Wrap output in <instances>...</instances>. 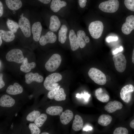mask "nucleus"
Wrapping results in <instances>:
<instances>
[{
    "instance_id": "c756f323",
    "label": "nucleus",
    "mask_w": 134,
    "mask_h": 134,
    "mask_svg": "<svg viewBox=\"0 0 134 134\" xmlns=\"http://www.w3.org/2000/svg\"><path fill=\"white\" fill-rule=\"evenodd\" d=\"M77 39L80 47L81 48L85 46L86 43L84 39L86 36L85 32L83 30H79L77 32Z\"/></svg>"
},
{
    "instance_id": "f257e3e1",
    "label": "nucleus",
    "mask_w": 134,
    "mask_h": 134,
    "mask_svg": "<svg viewBox=\"0 0 134 134\" xmlns=\"http://www.w3.org/2000/svg\"><path fill=\"white\" fill-rule=\"evenodd\" d=\"M18 23L24 36L29 38L32 35L30 12L28 10L21 11L18 14Z\"/></svg>"
},
{
    "instance_id": "49530a36",
    "label": "nucleus",
    "mask_w": 134,
    "mask_h": 134,
    "mask_svg": "<svg viewBox=\"0 0 134 134\" xmlns=\"http://www.w3.org/2000/svg\"><path fill=\"white\" fill-rule=\"evenodd\" d=\"M130 125L131 128L134 129V119L131 122Z\"/></svg>"
},
{
    "instance_id": "72a5a7b5",
    "label": "nucleus",
    "mask_w": 134,
    "mask_h": 134,
    "mask_svg": "<svg viewBox=\"0 0 134 134\" xmlns=\"http://www.w3.org/2000/svg\"><path fill=\"white\" fill-rule=\"evenodd\" d=\"M29 127L31 134H39L40 133V130L35 124L30 123Z\"/></svg>"
},
{
    "instance_id": "412c9836",
    "label": "nucleus",
    "mask_w": 134,
    "mask_h": 134,
    "mask_svg": "<svg viewBox=\"0 0 134 134\" xmlns=\"http://www.w3.org/2000/svg\"><path fill=\"white\" fill-rule=\"evenodd\" d=\"M73 116V113L71 111L67 109L63 112L60 115V121L63 124L67 125L72 119Z\"/></svg>"
},
{
    "instance_id": "e433bc0d",
    "label": "nucleus",
    "mask_w": 134,
    "mask_h": 134,
    "mask_svg": "<svg viewBox=\"0 0 134 134\" xmlns=\"http://www.w3.org/2000/svg\"><path fill=\"white\" fill-rule=\"evenodd\" d=\"M128 130L125 127H120L116 128L114 131L113 134H128Z\"/></svg>"
},
{
    "instance_id": "4be33fe9",
    "label": "nucleus",
    "mask_w": 134,
    "mask_h": 134,
    "mask_svg": "<svg viewBox=\"0 0 134 134\" xmlns=\"http://www.w3.org/2000/svg\"><path fill=\"white\" fill-rule=\"evenodd\" d=\"M67 5L66 2L64 1L52 0L50 5V8L53 12L57 13L62 8L66 6Z\"/></svg>"
},
{
    "instance_id": "603ef678",
    "label": "nucleus",
    "mask_w": 134,
    "mask_h": 134,
    "mask_svg": "<svg viewBox=\"0 0 134 134\" xmlns=\"http://www.w3.org/2000/svg\"><path fill=\"white\" fill-rule=\"evenodd\" d=\"M13 127V123L11 125V128H12H12Z\"/></svg>"
},
{
    "instance_id": "09e8293b",
    "label": "nucleus",
    "mask_w": 134,
    "mask_h": 134,
    "mask_svg": "<svg viewBox=\"0 0 134 134\" xmlns=\"http://www.w3.org/2000/svg\"><path fill=\"white\" fill-rule=\"evenodd\" d=\"M132 62L134 64V49L133 50V54L132 56Z\"/></svg>"
},
{
    "instance_id": "2eb2a0df",
    "label": "nucleus",
    "mask_w": 134,
    "mask_h": 134,
    "mask_svg": "<svg viewBox=\"0 0 134 134\" xmlns=\"http://www.w3.org/2000/svg\"><path fill=\"white\" fill-rule=\"evenodd\" d=\"M123 105L120 102L114 100L108 102L104 107L105 110L108 113H111L116 110L121 109Z\"/></svg>"
},
{
    "instance_id": "4468645a",
    "label": "nucleus",
    "mask_w": 134,
    "mask_h": 134,
    "mask_svg": "<svg viewBox=\"0 0 134 134\" xmlns=\"http://www.w3.org/2000/svg\"><path fill=\"white\" fill-rule=\"evenodd\" d=\"M48 28L49 30L53 32H57L61 25L60 21L56 15H52L49 18Z\"/></svg>"
},
{
    "instance_id": "0eeeda50",
    "label": "nucleus",
    "mask_w": 134,
    "mask_h": 134,
    "mask_svg": "<svg viewBox=\"0 0 134 134\" xmlns=\"http://www.w3.org/2000/svg\"><path fill=\"white\" fill-rule=\"evenodd\" d=\"M6 58L9 62L21 64L23 62L24 58L22 52L21 50L14 49L10 50L7 53Z\"/></svg>"
},
{
    "instance_id": "8fccbe9b",
    "label": "nucleus",
    "mask_w": 134,
    "mask_h": 134,
    "mask_svg": "<svg viewBox=\"0 0 134 134\" xmlns=\"http://www.w3.org/2000/svg\"><path fill=\"white\" fill-rule=\"evenodd\" d=\"M2 43V39L1 36H0V46Z\"/></svg>"
},
{
    "instance_id": "f3484780",
    "label": "nucleus",
    "mask_w": 134,
    "mask_h": 134,
    "mask_svg": "<svg viewBox=\"0 0 134 134\" xmlns=\"http://www.w3.org/2000/svg\"><path fill=\"white\" fill-rule=\"evenodd\" d=\"M0 36L2 39L7 42H9L13 41L15 38V34L9 30L4 29L0 27Z\"/></svg>"
},
{
    "instance_id": "39448f33",
    "label": "nucleus",
    "mask_w": 134,
    "mask_h": 134,
    "mask_svg": "<svg viewBox=\"0 0 134 134\" xmlns=\"http://www.w3.org/2000/svg\"><path fill=\"white\" fill-rule=\"evenodd\" d=\"M88 30L90 35L93 38L98 39L101 37L102 33L103 24L100 21L92 22L89 25Z\"/></svg>"
},
{
    "instance_id": "864d4df0",
    "label": "nucleus",
    "mask_w": 134,
    "mask_h": 134,
    "mask_svg": "<svg viewBox=\"0 0 134 134\" xmlns=\"http://www.w3.org/2000/svg\"><path fill=\"white\" fill-rule=\"evenodd\" d=\"M1 60H0V68H1Z\"/></svg>"
},
{
    "instance_id": "3c124183",
    "label": "nucleus",
    "mask_w": 134,
    "mask_h": 134,
    "mask_svg": "<svg viewBox=\"0 0 134 134\" xmlns=\"http://www.w3.org/2000/svg\"><path fill=\"white\" fill-rule=\"evenodd\" d=\"M49 134V133H48L46 132H43L41 133V134Z\"/></svg>"
},
{
    "instance_id": "b1692460",
    "label": "nucleus",
    "mask_w": 134,
    "mask_h": 134,
    "mask_svg": "<svg viewBox=\"0 0 134 134\" xmlns=\"http://www.w3.org/2000/svg\"><path fill=\"white\" fill-rule=\"evenodd\" d=\"M95 95L97 99L101 102H107L109 100V96L107 94L103 92L101 88H99L96 89Z\"/></svg>"
},
{
    "instance_id": "9b49d317",
    "label": "nucleus",
    "mask_w": 134,
    "mask_h": 134,
    "mask_svg": "<svg viewBox=\"0 0 134 134\" xmlns=\"http://www.w3.org/2000/svg\"><path fill=\"white\" fill-rule=\"evenodd\" d=\"M134 90V86L132 84L126 85L123 87L120 92V97L125 102L128 103L130 101L132 94Z\"/></svg>"
},
{
    "instance_id": "58836bf2",
    "label": "nucleus",
    "mask_w": 134,
    "mask_h": 134,
    "mask_svg": "<svg viewBox=\"0 0 134 134\" xmlns=\"http://www.w3.org/2000/svg\"><path fill=\"white\" fill-rule=\"evenodd\" d=\"M118 39V38L117 36H109L106 37V40L107 42H109L111 41H117Z\"/></svg>"
},
{
    "instance_id": "9d476101",
    "label": "nucleus",
    "mask_w": 134,
    "mask_h": 134,
    "mask_svg": "<svg viewBox=\"0 0 134 134\" xmlns=\"http://www.w3.org/2000/svg\"><path fill=\"white\" fill-rule=\"evenodd\" d=\"M6 5L8 11L12 15H15L20 11L23 3L21 0H5Z\"/></svg>"
},
{
    "instance_id": "a19ab883",
    "label": "nucleus",
    "mask_w": 134,
    "mask_h": 134,
    "mask_svg": "<svg viewBox=\"0 0 134 134\" xmlns=\"http://www.w3.org/2000/svg\"><path fill=\"white\" fill-rule=\"evenodd\" d=\"M87 1V0H78V3L80 7L81 8L85 7Z\"/></svg>"
},
{
    "instance_id": "1a4fd4ad",
    "label": "nucleus",
    "mask_w": 134,
    "mask_h": 134,
    "mask_svg": "<svg viewBox=\"0 0 134 134\" xmlns=\"http://www.w3.org/2000/svg\"><path fill=\"white\" fill-rule=\"evenodd\" d=\"M113 60L116 70L120 72H123L126 66L127 61L123 54L120 53L114 55Z\"/></svg>"
},
{
    "instance_id": "bb28decb",
    "label": "nucleus",
    "mask_w": 134,
    "mask_h": 134,
    "mask_svg": "<svg viewBox=\"0 0 134 134\" xmlns=\"http://www.w3.org/2000/svg\"><path fill=\"white\" fill-rule=\"evenodd\" d=\"M67 30V26L65 25H63L59 31L58 40L61 43H64L66 41Z\"/></svg>"
},
{
    "instance_id": "c85d7f7f",
    "label": "nucleus",
    "mask_w": 134,
    "mask_h": 134,
    "mask_svg": "<svg viewBox=\"0 0 134 134\" xmlns=\"http://www.w3.org/2000/svg\"><path fill=\"white\" fill-rule=\"evenodd\" d=\"M63 108L60 106H52L49 107L46 110V112L52 116L57 115L63 111Z\"/></svg>"
},
{
    "instance_id": "473e14b6",
    "label": "nucleus",
    "mask_w": 134,
    "mask_h": 134,
    "mask_svg": "<svg viewBox=\"0 0 134 134\" xmlns=\"http://www.w3.org/2000/svg\"><path fill=\"white\" fill-rule=\"evenodd\" d=\"M66 96V95L64 92V89L61 88L59 89L54 98L56 101H60L65 100Z\"/></svg>"
},
{
    "instance_id": "6ab92c4d",
    "label": "nucleus",
    "mask_w": 134,
    "mask_h": 134,
    "mask_svg": "<svg viewBox=\"0 0 134 134\" xmlns=\"http://www.w3.org/2000/svg\"><path fill=\"white\" fill-rule=\"evenodd\" d=\"M15 103L14 100L8 95H3L0 99V105L2 107H10L13 106Z\"/></svg>"
},
{
    "instance_id": "a878e982",
    "label": "nucleus",
    "mask_w": 134,
    "mask_h": 134,
    "mask_svg": "<svg viewBox=\"0 0 134 134\" xmlns=\"http://www.w3.org/2000/svg\"><path fill=\"white\" fill-rule=\"evenodd\" d=\"M83 121L82 117L78 115H76L72 124V129L75 131H79L83 128Z\"/></svg>"
},
{
    "instance_id": "6e6552de",
    "label": "nucleus",
    "mask_w": 134,
    "mask_h": 134,
    "mask_svg": "<svg viewBox=\"0 0 134 134\" xmlns=\"http://www.w3.org/2000/svg\"><path fill=\"white\" fill-rule=\"evenodd\" d=\"M62 61L61 56L58 54L52 55L47 62L45 67L48 71H54L56 70L60 66Z\"/></svg>"
},
{
    "instance_id": "4c0bfd02",
    "label": "nucleus",
    "mask_w": 134,
    "mask_h": 134,
    "mask_svg": "<svg viewBox=\"0 0 134 134\" xmlns=\"http://www.w3.org/2000/svg\"><path fill=\"white\" fill-rule=\"evenodd\" d=\"M90 95L87 93H84L83 94L82 93L79 94L78 93L76 94V97L77 98H81L83 97L86 101H87L90 97Z\"/></svg>"
},
{
    "instance_id": "c9c22d12",
    "label": "nucleus",
    "mask_w": 134,
    "mask_h": 134,
    "mask_svg": "<svg viewBox=\"0 0 134 134\" xmlns=\"http://www.w3.org/2000/svg\"><path fill=\"white\" fill-rule=\"evenodd\" d=\"M124 3L128 9L134 11V0H124Z\"/></svg>"
},
{
    "instance_id": "7c9ffc66",
    "label": "nucleus",
    "mask_w": 134,
    "mask_h": 134,
    "mask_svg": "<svg viewBox=\"0 0 134 134\" xmlns=\"http://www.w3.org/2000/svg\"><path fill=\"white\" fill-rule=\"evenodd\" d=\"M47 118V116L46 114H42L35 120L34 124L38 127H40L42 126Z\"/></svg>"
},
{
    "instance_id": "5701e85b",
    "label": "nucleus",
    "mask_w": 134,
    "mask_h": 134,
    "mask_svg": "<svg viewBox=\"0 0 134 134\" xmlns=\"http://www.w3.org/2000/svg\"><path fill=\"white\" fill-rule=\"evenodd\" d=\"M36 65V64L34 62L28 63L27 58L25 57L24 58L20 66V70L24 72L28 73L32 69L34 68Z\"/></svg>"
},
{
    "instance_id": "cd10ccee",
    "label": "nucleus",
    "mask_w": 134,
    "mask_h": 134,
    "mask_svg": "<svg viewBox=\"0 0 134 134\" xmlns=\"http://www.w3.org/2000/svg\"><path fill=\"white\" fill-rule=\"evenodd\" d=\"M112 120V118L111 116L109 115L103 114L99 117L98 122L100 125L104 127L109 125Z\"/></svg>"
},
{
    "instance_id": "aec40b11",
    "label": "nucleus",
    "mask_w": 134,
    "mask_h": 134,
    "mask_svg": "<svg viewBox=\"0 0 134 134\" xmlns=\"http://www.w3.org/2000/svg\"><path fill=\"white\" fill-rule=\"evenodd\" d=\"M23 91L22 86L18 83H14L13 85H11L7 88L6 92L8 94L15 95L22 93Z\"/></svg>"
},
{
    "instance_id": "f8f14e48",
    "label": "nucleus",
    "mask_w": 134,
    "mask_h": 134,
    "mask_svg": "<svg viewBox=\"0 0 134 134\" xmlns=\"http://www.w3.org/2000/svg\"><path fill=\"white\" fill-rule=\"evenodd\" d=\"M134 29V15H131L127 17L125 22L121 28L122 33L125 34H130Z\"/></svg>"
},
{
    "instance_id": "de8ad7c7",
    "label": "nucleus",
    "mask_w": 134,
    "mask_h": 134,
    "mask_svg": "<svg viewBox=\"0 0 134 134\" xmlns=\"http://www.w3.org/2000/svg\"><path fill=\"white\" fill-rule=\"evenodd\" d=\"M84 40L86 43H89L90 41V39L89 37L88 36H86L84 38Z\"/></svg>"
},
{
    "instance_id": "a18cd8bd",
    "label": "nucleus",
    "mask_w": 134,
    "mask_h": 134,
    "mask_svg": "<svg viewBox=\"0 0 134 134\" xmlns=\"http://www.w3.org/2000/svg\"><path fill=\"white\" fill-rule=\"evenodd\" d=\"M92 128L90 126H87L84 128L83 129V130L84 131H87L88 130H92Z\"/></svg>"
},
{
    "instance_id": "c03bdc74",
    "label": "nucleus",
    "mask_w": 134,
    "mask_h": 134,
    "mask_svg": "<svg viewBox=\"0 0 134 134\" xmlns=\"http://www.w3.org/2000/svg\"><path fill=\"white\" fill-rule=\"evenodd\" d=\"M38 2L44 4H47L49 3L51 0H37Z\"/></svg>"
},
{
    "instance_id": "393cba45",
    "label": "nucleus",
    "mask_w": 134,
    "mask_h": 134,
    "mask_svg": "<svg viewBox=\"0 0 134 134\" xmlns=\"http://www.w3.org/2000/svg\"><path fill=\"white\" fill-rule=\"evenodd\" d=\"M6 23L8 29L15 34L17 33L18 32L21 33L18 23L8 18L7 19Z\"/></svg>"
},
{
    "instance_id": "2f4dec72",
    "label": "nucleus",
    "mask_w": 134,
    "mask_h": 134,
    "mask_svg": "<svg viewBox=\"0 0 134 134\" xmlns=\"http://www.w3.org/2000/svg\"><path fill=\"white\" fill-rule=\"evenodd\" d=\"M40 115V112L38 111H34L30 113L27 116V120L31 122H33Z\"/></svg>"
},
{
    "instance_id": "f03ea898",
    "label": "nucleus",
    "mask_w": 134,
    "mask_h": 134,
    "mask_svg": "<svg viewBox=\"0 0 134 134\" xmlns=\"http://www.w3.org/2000/svg\"><path fill=\"white\" fill-rule=\"evenodd\" d=\"M31 31L33 39L35 42L39 41L42 31V28L39 14L30 12Z\"/></svg>"
},
{
    "instance_id": "7ed1b4c3",
    "label": "nucleus",
    "mask_w": 134,
    "mask_h": 134,
    "mask_svg": "<svg viewBox=\"0 0 134 134\" xmlns=\"http://www.w3.org/2000/svg\"><path fill=\"white\" fill-rule=\"evenodd\" d=\"M88 73L90 78L96 83L100 85H103L106 84V76L99 69L92 67L90 69Z\"/></svg>"
},
{
    "instance_id": "20e7f679",
    "label": "nucleus",
    "mask_w": 134,
    "mask_h": 134,
    "mask_svg": "<svg viewBox=\"0 0 134 134\" xmlns=\"http://www.w3.org/2000/svg\"><path fill=\"white\" fill-rule=\"evenodd\" d=\"M62 78V76L59 73H52L45 78L43 83L44 86L47 90H51L58 86L57 82L61 80Z\"/></svg>"
},
{
    "instance_id": "a211bd4d",
    "label": "nucleus",
    "mask_w": 134,
    "mask_h": 134,
    "mask_svg": "<svg viewBox=\"0 0 134 134\" xmlns=\"http://www.w3.org/2000/svg\"><path fill=\"white\" fill-rule=\"evenodd\" d=\"M68 37L71 50L73 51L77 50L79 46L76 35L73 29L70 30Z\"/></svg>"
},
{
    "instance_id": "37998d69",
    "label": "nucleus",
    "mask_w": 134,
    "mask_h": 134,
    "mask_svg": "<svg viewBox=\"0 0 134 134\" xmlns=\"http://www.w3.org/2000/svg\"><path fill=\"white\" fill-rule=\"evenodd\" d=\"M123 50L122 47L120 46L119 48H116L113 51V55L116 54L118 52L122 51Z\"/></svg>"
},
{
    "instance_id": "ddd939ff",
    "label": "nucleus",
    "mask_w": 134,
    "mask_h": 134,
    "mask_svg": "<svg viewBox=\"0 0 134 134\" xmlns=\"http://www.w3.org/2000/svg\"><path fill=\"white\" fill-rule=\"evenodd\" d=\"M56 40V35L54 32L50 31H48L45 35L41 36L39 42L41 45L44 46L48 43H54Z\"/></svg>"
},
{
    "instance_id": "ea45409f",
    "label": "nucleus",
    "mask_w": 134,
    "mask_h": 134,
    "mask_svg": "<svg viewBox=\"0 0 134 134\" xmlns=\"http://www.w3.org/2000/svg\"><path fill=\"white\" fill-rule=\"evenodd\" d=\"M4 9L3 4L1 1H0V17H3L4 14Z\"/></svg>"
},
{
    "instance_id": "5fc2aeb1",
    "label": "nucleus",
    "mask_w": 134,
    "mask_h": 134,
    "mask_svg": "<svg viewBox=\"0 0 134 134\" xmlns=\"http://www.w3.org/2000/svg\"><path fill=\"white\" fill-rule=\"evenodd\" d=\"M17 113L16 114H15V116H16L17 115Z\"/></svg>"
},
{
    "instance_id": "423d86ee",
    "label": "nucleus",
    "mask_w": 134,
    "mask_h": 134,
    "mask_svg": "<svg viewBox=\"0 0 134 134\" xmlns=\"http://www.w3.org/2000/svg\"><path fill=\"white\" fill-rule=\"evenodd\" d=\"M119 6V2L118 0H109L100 3L99 7L104 12L113 13L118 10Z\"/></svg>"
},
{
    "instance_id": "f704fd0d",
    "label": "nucleus",
    "mask_w": 134,
    "mask_h": 134,
    "mask_svg": "<svg viewBox=\"0 0 134 134\" xmlns=\"http://www.w3.org/2000/svg\"><path fill=\"white\" fill-rule=\"evenodd\" d=\"M60 87V86H58L54 89L50 90L47 94L48 97L50 99L54 98Z\"/></svg>"
},
{
    "instance_id": "dca6fc26",
    "label": "nucleus",
    "mask_w": 134,
    "mask_h": 134,
    "mask_svg": "<svg viewBox=\"0 0 134 134\" xmlns=\"http://www.w3.org/2000/svg\"><path fill=\"white\" fill-rule=\"evenodd\" d=\"M25 82L28 84H30L33 81L41 83L43 79V76L37 73L28 72L25 75Z\"/></svg>"
},
{
    "instance_id": "79ce46f5",
    "label": "nucleus",
    "mask_w": 134,
    "mask_h": 134,
    "mask_svg": "<svg viewBox=\"0 0 134 134\" xmlns=\"http://www.w3.org/2000/svg\"><path fill=\"white\" fill-rule=\"evenodd\" d=\"M3 74L2 73L0 74V89H1L5 86V84L2 79Z\"/></svg>"
}]
</instances>
